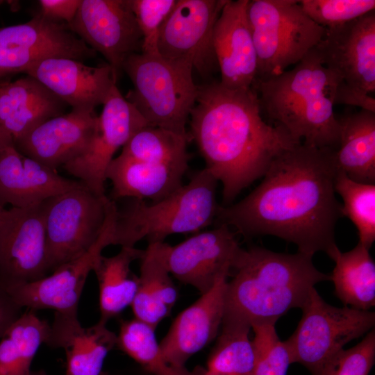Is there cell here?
I'll list each match as a JSON object with an SVG mask.
<instances>
[{"mask_svg": "<svg viewBox=\"0 0 375 375\" xmlns=\"http://www.w3.org/2000/svg\"><path fill=\"white\" fill-rule=\"evenodd\" d=\"M340 78L324 65L315 47L290 70L255 81L260 107L298 143L336 150L340 124L333 111Z\"/></svg>", "mask_w": 375, "mask_h": 375, "instance_id": "cell-4", "label": "cell"}, {"mask_svg": "<svg viewBox=\"0 0 375 375\" xmlns=\"http://www.w3.org/2000/svg\"><path fill=\"white\" fill-rule=\"evenodd\" d=\"M68 26L105 58L115 83L126 58L142 51V35L128 0H81Z\"/></svg>", "mask_w": 375, "mask_h": 375, "instance_id": "cell-13", "label": "cell"}, {"mask_svg": "<svg viewBox=\"0 0 375 375\" xmlns=\"http://www.w3.org/2000/svg\"><path fill=\"white\" fill-rule=\"evenodd\" d=\"M48 273L43 203L6 208L0 218V287L32 283Z\"/></svg>", "mask_w": 375, "mask_h": 375, "instance_id": "cell-12", "label": "cell"}, {"mask_svg": "<svg viewBox=\"0 0 375 375\" xmlns=\"http://www.w3.org/2000/svg\"><path fill=\"white\" fill-rule=\"evenodd\" d=\"M66 106L30 76L0 81V126L14 144L44 122L62 115Z\"/></svg>", "mask_w": 375, "mask_h": 375, "instance_id": "cell-24", "label": "cell"}, {"mask_svg": "<svg viewBox=\"0 0 375 375\" xmlns=\"http://www.w3.org/2000/svg\"><path fill=\"white\" fill-rule=\"evenodd\" d=\"M97 118L94 111L72 109L44 122L14 144L22 154L57 170L85 152Z\"/></svg>", "mask_w": 375, "mask_h": 375, "instance_id": "cell-20", "label": "cell"}, {"mask_svg": "<svg viewBox=\"0 0 375 375\" xmlns=\"http://www.w3.org/2000/svg\"><path fill=\"white\" fill-rule=\"evenodd\" d=\"M333 260L331 275L335 293L344 306L368 310L375 306V263L369 249L358 242L351 250H340Z\"/></svg>", "mask_w": 375, "mask_h": 375, "instance_id": "cell-29", "label": "cell"}, {"mask_svg": "<svg viewBox=\"0 0 375 375\" xmlns=\"http://www.w3.org/2000/svg\"><path fill=\"white\" fill-rule=\"evenodd\" d=\"M103 106L88 149L62 167L99 195L106 194V171L115 152L138 131L149 126L116 85Z\"/></svg>", "mask_w": 375, "mask_h": 375, "instance_id": "cell-14", "label": "cell"}, {"mask_svg": "<svg viewBox=\"0 0 375 375\" xmlns=\"http://www.w3.org/2000/svg\"><path fill=\"white\" fill-rule=\"evenodd\" d=\"M21 309L22 307L0 287V339L10 326L20 316Z\"/></svg>", "mask_w": 375, "mask_h": 375, "instance_id": "cell-41", "label": "cell"}, {"mask_svg": "<svg viewBox=\"0 0 375 375\" xmlns=\"http://www.w3.org/2000/svg\"><path fill=\"white\" fill-rule=\"evenodd\" d=\"M109 201L83 184L43 202L49 272L94 244L103 230Z\"/></svg>", "mask_w": 375, "mask_h": 375, "instance_id": "cell-9", "label": "cell"}, {"mask_svg": "<svg viewBox=\"0 0 375 375\" xmlns=\"http://www.w3.org/2000/svg\"><path fill=\"white\" fill-rule=\"evenodd\" d=\"M324 66L341 81L371 94L375 92V10L326 29L315 47Z\"/></svg>", "mask_w": 375, "mask_h": 375, "instance_id": "cell-17", "label": "cell"}, {"mask_svg": "<svg viewBox=\"0 0 375 375\" xmlns=\"http://www.w3.org/2000/svg\"><path fill=\"white\" fill-rule=\"evenodd\" d=\"M30 375H47L43 370L31 372Z\"/></svg>", "mask_w": 375, "mask_h": 375, "instance_id": "cell-43", "label": "cell"}, {"mask_svg": "<svg viewBox=\"0 0 375 375\" xmlns=\"http://www.w3.org/2000/svg\"><path fill=\"white\" fill-rule=\"evenodd\" d=\"M221 326L205 375H252L256 351L249 339L251 327L236 324H222Z\"/></svg>", "mask_w": 375, "mask_h": 375, "instance_id": "cell-32", "label": "cell"}, {"mask_svg": "<svg viewBox=\"0 0 375 375\" xmlns=\"http://www.w3.org/2000/svg\"><path fill=\"white\" fill-rule=\"evenodd\" d=\"M117 346L153 375H205V368L200 366L190 371L169 364L161 353L155 329L135 318L121 322Z\"/></svg>", "mask_w": 375, "mask_h": 375, "instance_id": "cell-31", "label": "cell"}, {"mask_svg": "<svg viewBox=\"0 0 375 375\" xmlns=\"http://www.w3.org/2000/svg\"><path fill=\"white\" fill-rule=\"evenodd\" d=\"M338 119L337 171L356 182L375 184V113L361 109Z\"/></svg>", "mask_w": 375, "mask_h": 375, "instance_id": "cell-27", "label": "cell"}, {"mask_svg": "<svg viewBox=\"0 0 375 375\" xmlns=\"http://www.w3.org/2000/svg\"><path fill=\"white\" fill-rule=\"evenodd\" d=\"M190 140L189 136L147 126L131 138L121 154L140 161L188 167Z\"/></svg>", "mask_w": 375, "mask_h": 375, "instance_id": "cell-33", "label": "cell"}, {"mask_svg": "<svg viewBox=\"0 0 375 375\" xmlns=\"http://www.w3.org/2000/svg\"><path fill=\"white\" fill-rule=\"evenodd\" d=\"M256 92L233 90L213 81L199 85L190 115L193 140L206 169L223 186L222 206L262 177L272 161L298 143L261 117Z\"/></svg>", "mask_w": 375, "mask_h": 375, "instance_id": "cell-2", "label": "cell"}, {"mask_svg": "<svg viewBox=\"0 0 375 375\" xmlns=\"http://www.w3.org/2000/svg\"><path fill=\"white\" fill-rule=\"evenodd\" d=\"M24 73L77 110L94 111L97 106L105 103L116 85L108 64L92 67L70 58H49Z\"/></svg>", "mask_w": 375, "mask_h": 375, "instance_id": "cell-19", "label": "cell"}, {"mask_svg": "<svg viewBox=\"0 0 375 375\" xmlns=\"http://www.w3.org/2000/svg\"><path fill=\"white\" fill-rule=\"evenodd\" d=\"M335 150L297 144L278 156L261 183L236 203L219 205L215 224L244 238L269 235L297 245L298 252L340 251L335 228L342 217L335 197Z\"/></svg>", "mask_w": 375, "mask_h": 375, "instance_id": "cell-1", "label": "cell"}, {"mask_svg": "<svg viewBox=\"0 0 375 375\" xmlns=\"http://www.w3.org/2000/svg\"><path fill=\"white\" fill-rule=\"evenodd\" d=\"M226 0H177L162 24L159 55L208 78L218 70L213 47L215 23Z\"/></svg>", "mask_w": 375, "mask_h": 375, "instance_id": "cell-10", "label": "cell"}, {"mask_svg": "<svg viewBox=\"0 0 375 375\" xmlns=\"http://www.w3.org/2000/svg\"><path fill=\"white\" fill-rule=\"evenodd\" d=\"M248 2L226 0L213 31L219 81L233 90L251 89L257 76V55L247 15Z\"/></svg>", "mask_w": 375, "mask_h": 375, "instance_id": "cell-18", "label": "cell"}, {"mask_svg": "<svg viewBox=\"0 0 375 375\" xmlns=\"http://www.w3.org/2000/svg\"><path fill=\"white\" fill-rule=\"evenodd\" d=\"M5 206L0 202V218L5 210Z\"/></svg>", "mask_w": 375, "mask_h": 375, "instance_id": "cell-44", "label": "cell"}, {"mask_svg": "<svg viewBox=\"0 0 375 375\" xmlns=\"http://www.w3.org/2000/svg\"><path fill=\"white\" fill-rule=\"evenodd\" d=\"M144 249L135 247H122L118 253L106 257L101 255L93 272L99 288V322L103 324L117 317L135 298L139 278L131 269V264L140 259Z\"/></svg>", "mask_w": 375, "mask_h": 375, "instance_id": "cell-28", "label": "cell"}, {"mask_svg": "<svg viewBox=\"0 0 375 375\" xmlns=\"http://www.w3.org/2000/svg\"><path fill=\"white\" fill-rule=\"evenodd\" d=\"M217 183L204 168L188 184L159 201L147 203L131 199L123 209L117 206L112 245L135 247L142 239L148 244L163 242L170 235L199 232L215 221Z\"/></svg>", "mask_w": 375, "mask_h": 375, "instance_id": "cell-5", "label": "cell"}, {"mask_svg": "<svg viewBox=\"0 0 375 375\" xmlns=\"http://www.w3.org/2000/svg\"><path fill=\"white\" fill-rule=\"evenodd\" d=\"M162 242L148 244L140 260L138 287L131 304L135 318L156 329L170 313L178 292L164 258Z\"/></svg>", "mask_w": 375, "mask_h": 375, "instance_id": "cell-26", "label": "cell"}, {"mask_svg": "<svg viewBox=\"0 0 375 375\" xmlns=\"http://www.w3.org/2000/svg\"><path fill=\"white\" fill-rule=\"evenodd\" d=\"M301 310L296 330L285 342L292 362L301 364L312 375L345 344L371 331L375 324L374 312L333 306L315 288Z\"/></svg>", "mask_w": 375, "mask_h": 375, "instance_id": "cell-8", "label": "cell"}, {"mask_svg": "<svg viewBox=\"0 0 375 375\" xmlns=\"http://www.w3.org/2000/svg\"><path fill=\"white\" fill-rule=\"evenodd\" d=\"M375 362L373 328L357 345L338 351L315 375H368Z\"/></svg>", "mask_w": 375, "mask_h": 375, "instance_id": "cell-38", "label": "cell"}, {"mask_svg": "<svg viewBox=\"0 0 375 375\" xmlns=\"http://www.w3.org/2000/svg\"><path fill=\"white\" fill-rule=\"evenodd\" d=\"M273 324L251 326L256 363L252 375H286L292 358L285 341L280 340Z\"/></svg>", "mask_w": 375, "mask_h": 375, "instance_id": "cell-35", "label": "cell"}, {"mask_svg": "<svg viewBox=\"0 0 375 375\" xmlns=\"http://www.w3.org/2000/svg\"><path fill=\"white\" fill-rule=\"evenodd\" d=\"M49 329L35 310L21 314L0 339V375H30L33 359Z\"/></svg>", "mask_w": 375, "mask_h": 375, "instance_id": "cell-30", "label": "cell"}, {"mask_svg": "<svg viewBox=\"0 0 375 375\" xmlns=\"http://www.w3.org/2000/svg\"><path fill=\"white\" fill-rule=\"evenodd\" d=\"M188 168L140 161L120 153L110 162L106 179L112 183L113 199H147L154 203L183 185V177Z\"/></svg>", "mask_w": 375, "mask_h": 375, "instance_id": "cell-25", "label": "cell"}, {"mask_svg": "<svg viewBox=\"0 0 375 375\" xmlns=\"http://www.w3.org/2000/svg\"><path fill=\"white\" fill-rule=\"evenodd\" d=\"M13 143L12 139L3 131L0 126V147Z\"/></svg>", "mask_w": 375, "mask_h": 375, "instance_id": "cell-42", "label": "cell"}, {"mask_svg": "<svg viewBox=\"0 0 375 375\" xmlns=\"http://www.w3.org/2000/svg\"><path fill=\"white\" fill-rule=\"evenodd\" d=\"M334 188L343 201L342 216L356 227L358 242L369 249L375 240V184L356 182L338 172Z\"/></svg>", "mask_w": 375, "mask_h": 375, "instance_id": "cell-34", "label": "cell"}, {"mask_svg": "<svg viewBox=\"0 0 375 375\" xmlns=\"http://www.w3.org/2000/svg\"><path fill=\"white\" fill-rule=\"evenodd\" d=\"M177 0H128L142 35V53L159 54L158 42L165 21Z\"/></svg>", "mask_w": 375, "mask_h": 375, "instance_id": "cell-37", "label": "cell"}, {"mask_svg": "<svg viewBox=\"0 0 375 375\" xmlns=\"http://www.w3.org/2000/svg\"><path fill=\"white\" fill-rule=\"evenodd\" d=\"M235 235L230 227L222 224L198 232L174 246L163 242L162 251L169 272L201 294L207 292L220 277L230 275L240 248Z\"/></svg>", "mask_w": 375, "mask_h": 375, "instance_id": "cell-16", "label": "cell"}, {"mask_svg": "<svg viewBox=\"0 0 375 375\" xmlns=\"http://www.w3.org/2000/svg\"><path fill=\"white\" fill-rule=\"evenodd\" d=\"M312 258L240 247L226 283L222 324H275L292 308H301L316 284L331 279L315 267Z\"/></svg>", "mask_w": 375, "mask_h": 375, "instance_id": "cell-3", "label": "cell"}, {"mask_svg": "<svg viewBox=\"0 0 375 375\" xmlns=\"http://www.w3.org/2000/svg\"><path fill=\"white\" fill-rule=\"evenodd\" d=\"M115 204L108 203L102 233L85 253L65 263L38 281L5 290L22 308L30 310L52 309L59 313H77L86 279L102 251L112 245V228Z\"/></svg>", "mask_w": 375, "mask_h": 375, "instance_id": "cell-15", "label": "cell"}, {"mask_svg": "<svg viewBox=\"0 0 375 375\" xmlns=\"http://www.w3.org/2000/svg\"><path fill=\"white\" fill-rule=\"evenodd\" d=\"M247 15L258 60L255 81L276 76L297 64L326 33L299 1L249 0Z\"/></svg>", "mask_w": 375, "mask_h": 375, "instance_id": "cell-7", "label": "cell"}, {"mask_svg": "<svg viewBox=\"0 0 375 375\" xmlns=\"http://www.w3.org/2000/svg\"><path fill=\"white\" fill-rule=\"evenodd\" d=\"M228 276L214 286L174 320L159 344L161 353L172 366L183 368L187 360L216 337L222 325Z\"/></svg>", "mask_w": 375, "mask_h": 375, "instance_id": "cell-21", "label": "cell"}, {"mask_svg": "<svg viewBox=\"0 0 375 375\" xmlns=\"http://www.w3.org/2000/svg\"><path fill=\"white\" fill-rule=\"evenodd\" d=\"M117 335L99 321L90 327L80 324L77 313L55 312L45 342L66 353L65 375H100L104 360Z\"/></svg>", "mask_w": 375, "mask_h": 375, "instance_id": "cell-23", "label": "cell"}, {"mask_svg": "<svg viewBox=\"0 0 375 375\" xmlns=\"http://www.w3.org/2000/svg\"><path fill=\"white\" fill-rule=\"evenodd\" d=\"M83 185L28 157L10 143L0 147V202L29 208Z\"/></svg>", "mask_w": 375, "mask_h": 375, "instance_id": "cell-22", "label": "cell"}, {"mask_svg": "<svg viewBox=\"0 0 375 375\" xmlns=\"http://www.w3.org/2000/svg\"><path fill=\"white\" fill-rule=\"evenodd\" d=\"M81 0H40V14L56 22L63 21L69 26L74 20Z\"/></svg>", "mask_w": 375, "mask_h": 375, "instance_id": "cell-39", "label": "cell"}, {"mask_svg": "<svg viewBox=\"0 0 375 375\" xmlns=\"http://www.w3.org/2000/svg\"><path fill=\"white\" fill-rule=\"evenodd\" d=\"M95 55L96 51L67 24L49 20L40 13L26 23L0 28V78L25 72L49 58L83 61Z\"/></svg>", "mask_w": 375, "mask_h": 375, "instance_id": "cell-11", "label": "cell"}, {"mask_svg": "<svg viewBox=\"0 0 375 375\" xmlns=\"http://www.w3.org/2000/svg\"><path fill=\"white\" fill-rule=\"evenodd\" d=\"M334 104L358 106L375 113V99L366 92L340 81L334 95Z\"/></svg>", "mask_w": 375, "mask_h": 375, "instance_id": "cell-40", "label": "cell"}, {"mask_svg": "<svg viewBox=\"0 0 375 375\" xmlns=\"http://www.w3.org/2000/svg\"><path fill=\"white\" fill-rule=\"evenodd\" d=\"M122 69L133 85L125 98L147 124L190 137L185 126L199 88L192 69L140 52L128 56Z\"/></svg>", "mask_w": 375, "mask_h": 375, "instance_id": "cell-6", "label": "cell"}, {"mask_svg": "<svg viewBox=\"0 0 375 375\" xmlns=\"http://www.w3.org/2000/svg\"><path fill=\"white\" fill-rule=\"evenodd\" d=\"M304 12L326 29L342 26L375 10L374 0H301Z\"/></svg>", "mask_w": 375, "mask_h": 375, "instance_id": "cell-36", "label": "cell"}]
</instances>
